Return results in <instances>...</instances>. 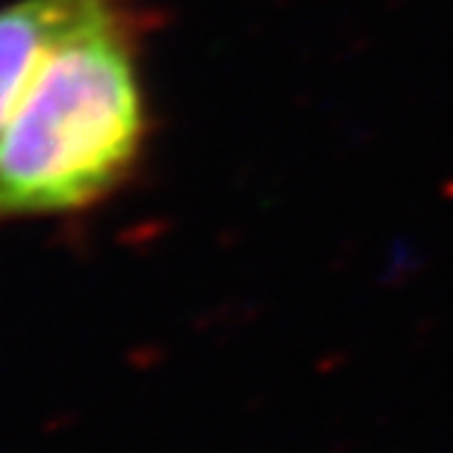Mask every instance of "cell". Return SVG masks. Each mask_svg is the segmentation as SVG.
I'll return each mask as SVG.
<instances>
[{
    "mask_svg": "<svg viewBox=\"0 0 453 453\" xmlns=\"http://www.w3.org/2000/svg\"><path fill=\"white\" fill-rule=\"evenodd\" d=\"M112 4L118 0H12L0 6V130L57 44Z\"/></svg>",
    "mask_w": 453,
    "mask_h": 453,
    "instance_id": "2",
    "label": "cell"
},
{
    "mask_svg": "<svg viewBox=\"0 0 453 453\" xmlns=\"http://www.w3.org/2000/svg\"><path fill=\"white\" fill-rule=\"evenodd\" d=\"M139 21V0H118L44 59L0 130V224L92 210L133 174L148 139Z\"/></svg>",
    "mask_w": 453,
    "mask_h": 453,
    "instance_id": "1",
    "label": "cell"
}]
</instances>
